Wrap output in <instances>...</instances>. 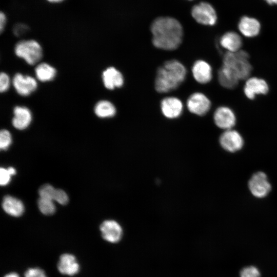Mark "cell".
<instances>
[{"instance_id":"cell-5","label":"cell","mask_w":277,"mask_h":277,"mask_svg":"<svg viewBox=\"0 0 277 277\" xmlns=\"http://www.w3.org/2000/svg\"><path fill=\"white\" fill-rule=\"evenodd\" d=\"M248 188L254 197L261 199L268 194L271 191V185L266 174L262 171H258L250 177Z\"/></svg>"},{"instance_id":"cell-36","label":"cell","mask_w":277,"mask_h":277,"mask_svg":"<svg viewBox=\"0 0 277 277\" xmlns=\"http://www.w3.org/2000/svg\"><path fill=\"white\" fill-rule=\"evenodd\" d=\"M265 1L270 5H273V4L277 5V0H265Z\"/></svg>"},{"instance_id":"cell-17","label":"cell","mask_w":277,"mask_h":277,"mask_svg":"<svg viewBox=\"0 0 277 277\" xmlns=\"http://www.w3.org/2000/svg\"><path fill=\"white\" fill-rule=\"evenodd\" d=\"M57 267L60 273L70 276L77 273L80 269L75 257L69 253L63 254L60 256Z\"/></svg>"},{"instance_id":"cell-8","label":"cell","mask_w":277,"mask_h":277,"mask_svg":"<svg viewBox=\"0 0 277 277\" xmlns=\"http://www.w3.org/2000/svg\"><path fill=\"white\" fill-rule=\"evenodd\" d=\"M221 147L229 152H235L241 150L244 145L241 134L233 129L225 130L219 138Z\"/></svg>"},{"instance_id":"cell-7","label":"cell","mask_w":277,"mask_h":277,"mask_svg":"<svg viewBox=\"0 0 277 277\" xmlns=\"http://www.w3.org/2000/svg\"><path fill=\"white\" fill-rule=\"evenodd\" d=\"M12 83L16 92L22 96L30 95L37 88V82L35 78L21 73L14 75Z\"/></svg>"},{"instance_id":"cell-27","label":"cell","mask_w":277,"mask_h":277,"mask_svg":"<svg viewBox=\"0 0 277 277\" xmlns=\"http://www.w3.org/2000/svg\"><path fill=\"white\" fill-rule=\"evenodd\" d=\"M240 277H260V272L255 266H247L242 269Z\"/></svg>"},{"instance_id":"cell-15","label":"cell","mask_w":277,"mask_h":277,"mask_svg":"<svg viewBox=\"0 0 277 277\" xmlns=\"http://www.w3.org/2000/svg\"><path fill=\"white\" fill-rule=\"evenodd\" d=\"M192 73L195 80L199 83L205 84L212 77V70L207 62L200 60L196 61L192 67Z\"/></svg>"},{"instance_id":"cell-33","label":"cell","mask_w":277,"mask_h":277,"mask_svg":"<svg viewBox=\"0 0 277 277\" xmlns=\"http://www.w3.org/2000/svg\"><path fill=\"white\" fill-rule=\"evenodd\" d=\"M6 23L7 17L6 14L4 12H1L0 14V31L1 32L4 31Z\"/></svg>"},{"instance_id":"cell-13","label":"cell","mask_w":277,"mask_h":277,"mask_svg":"<svg viewBox=\"0 0 277 277\" xmlns=\"http://www.w3.org/2000/svg\"><path fill=\"white\" fill-rule=\"evenodd\" d=\"M100 230L103 238L110 243L118 242L123 235L121 226L114 220L103 222L100 226Z\"/></svg>"},{"instance_id":"cell-1","label":"cell","mask_w":277,"mask_h":277,"mask_svg":"<svg viewBox=\"0 0 277 277\" xmlns=\"http://www.w3.org/2000/svg\"><path fill=\"white\" fill-rule=\"evenodd\" d=\"M153 45L160 49L173 50L182 43L183 30L180 23L170 17H160L152 23Z\"/></svg>"},{"instance_id":"cell-16","label":"cell","mask_w":277,"mask_h":277,"mask_svg":"<svg viewBox=\"0 0 277 277\" xmlns=\"http://www.w3.org/2000/svg\"><path fill=\"white\" fill-rule=\"evenodd\" d=\"M102 80L106 88L113 90L120 88L124 84V77L122 73L113 67L106 68L102 72Z\"/></svg>"},{"instance_id":"cell-28","label":"cell","mask_w":277,"mask_h":277,"mask_svg":"<svg viewBox=\"0 0 277 277\" xmlns=\"http://www.w3.org/2000/svg\"><path fill=\"white\" fill-rule=\"evenodd\" d=\"M11 84L9 76L5 72H2L0 74V91L5 92L9 88Z\"/></svg>"},{"instance_id":"cell-4","label":"cell","mask_w":277,"mask_h":277,"mask_svg":"<svg viewBox=\"0 0 277 277\" xmlns=\"http://www.w3.org/2000/svg\"><path fill=\"white\" fill-rule=\"evenodd\" d=\"M14 53L30 65L38 63L43 55L40 44L34 39L23 40L17 42L14 47Z\"/></svg>"},{"instance_id":"cell-3","label":"cell","mask_w":277,"mask_h":277,"mask_svg":"<svg viewBox=\"0 0 277 277\" xmlns=\"http://www.w3.org/2000/svg\"><path fill=\"white\" fill-rule=\"evenodd\" d=\"M249 57L248 53L244 50L226 52L223 57V65L230 69L240 80L247 79L252 70Z\"/></svg>"},{"instance_id":"cell-23","label":"cell","mask_w":277,"mask_h":277,"mask_svg":"<svg viewBox=\"0 0 277 277\" xmlns=\"http://www.w3.org/2000/svg\"><path fill=\"white\" fill-rule=\"evenodd\" d=\"M94 112L98 117L106 118L113 117L116 112L114 105L108 100L97 102L94 107Z\"/></svg>"},{"instance_id":"cell-31","label":"cell","mask_w":277,"mask_h":277,"mask_svg":"<svg viewBox=\"0 0 277 277\" xmlns=\"http://www.w3.org/2000/svg\"><path fill=\"white\" fill-rule=\"evenodd\" d=\"M11 175L7 169L1 168L0 170V184L1 186L7 185L10 181Z\"/></svg>"},{"instance_id":"cell-29","label":"cell","mask_w":277,"mask_h":277,"mask_svg":"<svg viewBox=\"0 0 277 277\" xmlns=\"http://www.w3.org/2000/svg\"><path fill=\"white\" fill-rule=\"evenodd\" d=\"M53 200L62 205H65L68 203L69 198L64 190L58 189L55 190Z\"/></svg>"},{"instance_id":"cell-26","label":"cell","mask_w":277,"mask_h":277,"mask_svg":"<svg viewBox=\"0 0 277 277\" xmlns=\"http://www.w3.org/2000/svg\"><path fill=\"white\" fill-rule=\"evenodd\" d=\"M12 143L10 132L6 129H2L0 132V148L1 150H7Z\"/></svg>"},{"instance_id":"cell-14","label":"cell","mask_w":277,"mask_h":277,"mask_svg":"<svg viewBox=\"0 0 277 277\" xmlns=\"http://www.w3.org/2000/svg\"><path fill=\"white\" fill-rule=\"evenodd\" d=\"M161 111L163 115L168 118H175L182 113L183 105L182 101L175 97H167L161 103Z\"/></svg>"},{"instance_id":"cell-34","label":"cell","mask_w":277,"mask_h":277,"mask_svg":"<svg viewBox=\"0 0 277 277\" xmlns=\"http://www.w3.org/2000/svg\"><path fill=\"white\" fill-rule=\"evenodd\" d=\"M4 277H20V276L17 273L11 272L6 274Z\"/></svg>"},{"instance_id":"cell-25","label":"cell","mask_w":277,"mask_h":277,"mask_svg":"<svg viewBox=\"0 0 277 277\" xmlns=\"http://www.w3.org/2000/svg\"><path fill=\"white\" fill-rule=\"evenodd\" d=\"M56 189L50 184L42 186L38 190L39 197L53 201Z\"/></svg>"},{"instance_id":"cell-2","label":"cell","mask_w":277,"mask_h":277,"mask_svg":"<svg viewBox=\"0 0 277 277\" xmlns=\"http://www.w3.org/2000/svg\"><path fill=\"white\" fill-rule=\"evenodd\" d=\"M186 73V68L179 61L166 62L157 70L155 90L159 93H166L176 89L184 81Z\"/></svg>"},{"instance_id":"cell-30","label":"cell","mask_w":277,"mask_h":277,"mask_svg":"<svg viewBox=\"0 0 277 277\" xmlns=\"http://www.w3.org/2000/svg\"><path fill=\"white\" fill-rule=\"evenodd\" d=\"M25 277H47L44 271L38 268L28 269L25 273Z\"/></svg>"},{"instance_id":"cell-37","label":"cell","mask_w":277,"mask_h":277,"mask_svg":"<svg viewBox=\"0 0 277 277\" xmlns=\"http://www.w3.org/2000/svg\"><path fill=\"white\" fill-rule=\"evenodd\" d=\"M47 2L51 3H61L64 0H46Z\"/></svg>"},{"instance_id":"cell-21","label":"cell","mask_w":277,"mask_h":277,"mask_svg":"<svg viewBox=\"0 0 277 277\" xmlns=\"http://www.w3.org/2000/svg\"><path fill=\"white\" fill-rule=\"evenodd\" d=\"M218 80L221 86L227 89L234 88L240 81L234 73L224 65L219 70Z\"/></svg>"},{"instance_id":"cell-11","label":"cell","mask_w":277,"mask_h":277,"mask_svg":"<svg viewBox=\"0 0 277 277\" xmlns=\"http://www.w3.org/2000/svg\"><path fill=\"white\" fill-rule=\"evenodd\" d=\"M244 93L250 100L254 99L258 95L266 94L268 92L269 86L263 78L257 77H248L244 87Z\"/></svg>"},{"instance_id":"cell-9","label":"cell","mask_w":277,"mask_h":277,"mask_svg":"<svg viewBox=\"0 0 277 277\" xmlns=\"http://www.w3.org/2000/svg\"><path fill=\"white\" fill-rule=\"evenodd\" d=\"M211 102L208 97L201 92L192 94L187 101V107L192 113L199 116L205 115L211 107Z\"/></svg>"},{"instance_id":"cell-6","label":"cell","mask_w":277,"mask_h":277,"mask_svg":"<svg viewBox=\"0 0 277 277\" xmlns=\"http://www.w3.org/2000/svg\"><path fill=\"white\" fill-rule=\"evenodd\" d=\"M194 19L205 25H214L217 20L216 14L212 6L208 3L201 2L194 6L191 10Z\"/></svg>"},{"instance_id":"cell-20","label":"cell","mask_w":277,"mask_h":277,"mask_svg":"<svg viewBox=\"0 0 277 277\" xmlns=\"http://www.w3.org/2000/svg\"><path fill=\"white\" fill-rule=\"evenodd\" d=\"M2 206L4 211L12 216H20L25 210L23 202L18 199L10 195L4 196Z\"/></svg>"},{"instance_id":"cell-12","label":"cell","mask_w":277,"mask_h":277,"mask_svg":"<svg viewBox=\"0 0 277 277\" xmlns=\"http://www.w3.org/2000/svg\"><path fill=\"white\" fill-rule=\"evenodd\" d=\"M13 114L12 124L15 129L22 130L29 126L32 120L30 109L26 106H16L13 108Z\"/></svg>"},{"instance_id":"cell-10","label":"cell","mask_w":277,"mask_h":277,"mask_svg":"<svg viewBox=\"0 0 277 277\" xmlns=\"http://www.w3.org/2000/svg\"><path fill=\"white\" fill-rule=\"evenodd\" d=\"M213 120L216 126L225 130L232 129L236 121L234 111L227 106L216 108L213 114Z\"/></svg>"},{"instance_id":"cell-24","label":"cell","mask_w":277,"mask_h":277,"mask_svg":"<svg viewBox=\"0 0 277 277\" xmlns=\"http://www.w3.org/2000/svg\"><path fill=\"white\" fill-rule=\"evenodd\" d=\"M53 201L51 200L39 197L37 202L39 211L45 215L53 214L55 211V206Z\"/></svg>"},{"instance_id":"cell-22","label":"cell","mask_w":277,"mask_h":277,"mask_svg":"<svg viewBox=\"0 0 277 277\" xmlns=\"http://www.w3.org/2000/svg\"><path fill=\"white\" fill-rule=\"evenodd\" d=\"M34 72L36 79L41 82L53 81L57 74L56 69L47 63L38 64L34 69Z\"/></svg>"},{"instance_id":"cell-19","label":"cell","mask_w":277,"mask_h":277,"mask_svg":"<svg viewBox=\"0 0 277 277\" xmlns=\"http://www.w3.org/2000/svg\"><path fill=\"white\" fill-rule=\"evenodd\" d=\"M220 44L227 52H234L241 50L242 39L237 33L229 31L222 36L220 39Z\"/></svg>"},{"instance_id":"cell-18","label":"cell","mask_w":277,"mask_h":277,"mask_svg":"<svg viewBox=\"0 0 277 277\" xmlns=\"http://www.w3.org/2000/svg\"><path fill=\"white\" fill-rule=\"evenodd\" d=\"M238 28L244 36L252 37L259 34L261 25L259 22L255 18L243 16L239 23Z\"/></svg>"},{"instance_id":"cell-35","label":"cell","mask_w":277,"mask_h":277,"mask_svg":"<svg viewBox=\"0 0 277 277\" xmlns=\"http://www.w3.org/2000/svg\"><path fill=\"white\" fill-rule=\"evenodd\" d=\"M7 169L11 175H14L16 173V170L13 167H9Z\"/></svg>"},{"instance_id":"cell-32","label":"cell","mask_w":277,"mask_h":277,"mask_svg":"<svg viewBox=\"0 0 277 277\" xmlns=\"http://www.w3.org/2000/svg\"><path fill=\"white\" fill-rule=\"evenodd\" d=\"M28 30V27L23 24H16L13 29L14 34L17 36L25 34Z\"/></svg>"}]
</instances>
